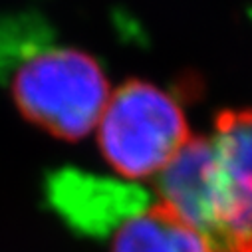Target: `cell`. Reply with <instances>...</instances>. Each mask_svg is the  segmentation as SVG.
Returning a JSON list of instances; mask_svg holds the SVG:
<instances>
[{
	"label": "cell",
	"mask_w": 252,
	"mask_h": 252,
	"mask_svg": "<svg viewBox=\"0 0 252 252\" xmlns=\"http://www.w3.org/2000/svg\"><path fill=\"white\" fill-rule=\"evenodd\" d=\"M50 199L72 226L86 234L105 236L143 211L151 201L139 185L62 171L50 183Z\"/></svg>",
	"instance_id": "3"
},
{
	"label": "cell",
	"mask_w": 252,
	"mask_h": 252,
	"mask_svg": "<svg viewBox=\"0 0 252 252\" xmlns=\"http://www.w3.org/2000/svg\"><path fill=\"white\" fill-rule=\"evenodd\" d=\"M111 252H209V248L171 207L157 201L113 232Z\"/></svg>",
	"instance_id": "5"
},
{
	"label": "cell",
	"mask_w": 252,
	"mask_h": 252,
	"mask_svg": "<svg viewBox=\"0 0 252 252\" xmlns=\"http://www.w3.org/2000/svg\"><path fill=\"white\" fill-rule=\"evenodd\" d=\"M191 137L179 103L141 80L111 92L97 123L99 151L125 181L155 179Z\"/></svg>",
	"instance_id": "2"
},
{
	"label": "cell",
	"mask_w": 252,
	"mask_h": 252,
	"mask_svg": "<svg viewBox=\"0 0 252 252\" xmlns=\"http://www.w3.org/2000/svg\"><path fill=\"white\" fill-rule=\"evenodd\" d=\"M10 94L18 113L34 127L64 141H80L97 129L111 90L90 54L48 48L18 66Z\"/></svg>",
	"instance_id": "1"
},
{
	"label": "cell",
	"mask_w": 252,
	"mask_h": 252,
	"mask_svg": "<svg viewBox=\"0 0 252 252\" xmlns=\"http://www.w3.org/2000/svg\"><path fill=\"white\" fill-rule=\"evenodd\" d=\"M209 139L234 226L252 252V107L222 111Z\"/></svg>",
	"instance_id": "4"
}]
</instances>
